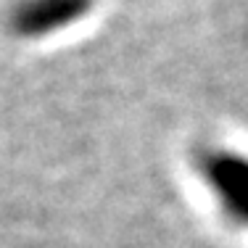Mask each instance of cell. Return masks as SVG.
<instances>
[{
  "mask_svg": "<svg viewBox=\"0 0 248 248\" xmlns=\"http://www.w3.org/2000/svg\"><path fill=\"white\" fill-rule=\"evenodd\" d=\"M87 8L90 0H21L11 14V27L24 37H37L72 24Z\"/></svg>",
  "mask_w": 248,
  "mask_h": 248,
  "instance_id": "obj_1",
  "label": "cell"
}]
</instances>
